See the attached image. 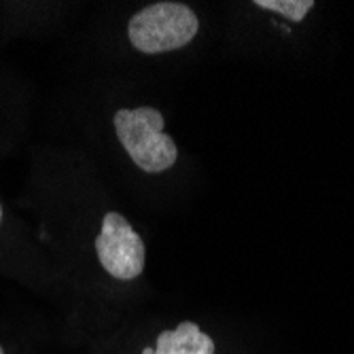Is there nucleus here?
Instances as JSON below:
<instances>
[{
	"label": "nucleus",
	"mask_w": 354,
	"mask_h": 354,
	"mask_svg": "<svg viewBox=\"0 0 354 354\" xmlns=\"http://www.w3.org/2000/svg\"><path fill=\"white\" fill-rule=\"evenodd\" d=\"M113 121L119 142L142 172L159 174L176 164L178 149L164 132V115L157 109H121Z\"/></svg>",
	"instance_id": "nucleus-1"
},
{
	"label": "nucleus",
	"mask_w": 354,
	"mask_h": 354,
	"mask_svg": "<svg viewBox=\"0 0 354 354\" xmlns=\"http://www.w3.org/2000/svg\"><path fill=\"white\" fill-rule=\"evenodd\" d=\"M200 19L183 3H155L140 9L127 24L130 43L142 53H166L196 39Z\"/></svg>",
	"instance_id": "nucleus-2"
},
{
	"label": "nucleus",
	"mask_w": 354,
	"mask_h": 354,
	"mask_svg": "<svg viewBox=\"0 0 354 354\" xmlns=\"http://www.w3.org/2000/svg\"><path fill=\"white\" fill-rule=\"evenodd\" d=\"M100 266L117 280H134L145 270V242L119 212H109L95 238Z\"/></svg>",
	"instance_id": "nucleus-3"
},
{
	"label": "nucleus",
	"mask_w": 354,
	"mask_h": 354,
	"mask_svg": "<svg viewBox=\"0 0 354 354\" xmlns=\"http://www.w3.org/2000/svg\"><path fill=\"white\" fill-rule=\"evenodd\" d=\"M155 354H214V342L196 323H180L159 333Z\"/></svg>",
	"instance_id": "nucleus-4"
},
{
	"label": "nucleus",
	"mask_w": 354,
	"mask_h": 354,
	"mask_svg": "<svg viewBox=\"0 0 354 354\" xmlns=\"http://www.w3.org/2000/svg\"><path fill=\"white\" fill-rule=\"evenodd\" d=\"M254 7L282 13L284 17L297 24L306 19V15L314 9V3L312 0H254Z\"/></svg>",
	"instance_id": "nucleus-5"
},
{
	"label": "nucleus",
	"mask_w": 354,
	"mask_h": 354,
	"mask_svg": "<svg viewBox=\"0 0 354 354\" xmlns=\"http://www.w3.org/2000/svg\"><path fill=\"white\" fill-rule=\"evenodd\" d=\"M142 354H155V350H153V348H145Z\"/></svg>",
	"instance_id": "nucleus-6"
},
{
	"label": "nucleus",
	"mask_w": 354,
	"mask_h": 354,
	"mask_svg": "<svg viewBox=\"0 0 354 354\" xmlns=\"http://www.w3.org/2000/svg\"><path fill=\"white\" fill-rule=\"evenodd\" d=\"M0 223H3V204H0Z\"/></svg>",
	"instance_id": "nucleus-7"
},
{
	"label": "nucleus",
	"mask_w": 354,
	"mask_h": 354,
	"mask_svg": "<svg viewBox=\"0 0 354 354\" xmlns=\"http://www.w3.org/2000/svg\"><path fill=\"white\" fill-rule=\"evenodd\" d=\"M0 354H5V348L3 346H0Z\"/></svg>",
	"instance_id": "nucleus-8"
}]
</instances>
